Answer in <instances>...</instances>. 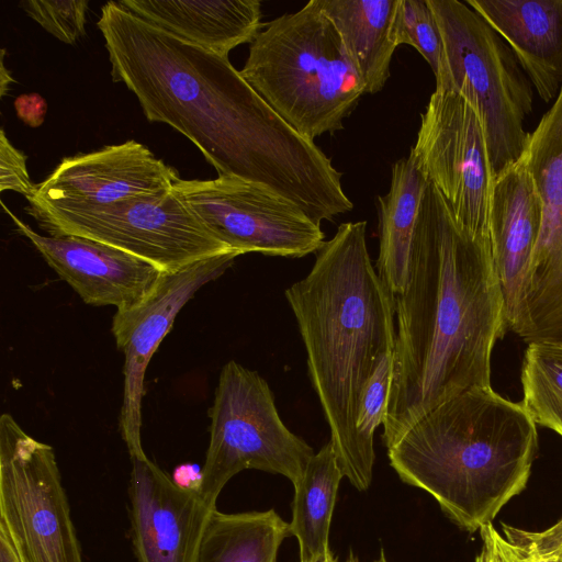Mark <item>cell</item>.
Listing matches in <instances>:
<instances>
[{"instance_id": "obj_17", "label": "cell", "mask_w": 562, "mask_h": 562, "mask_svg": "<svg viewBox=\"0 0 562 562\" xmlns=\"http://www.w3.org/2000/svg\"><path fill=\"white\" fill-rule=\"evenodd\" d=\"M541 217L539 195L520 158L494 179L488 210L491 252L503 294L507 330L516 316Z\"/></svg>"}, {"instance_id": "obj_27", "label": "cell", "mask_w": 562, "mask_h": 562, "mask_svg": "<svg viewBox=\"0 0 562 562\" xmlns=\"http://www.w3.org/2000/svg\"><path fill=\"white\" fill-rule=\"evenodd\" d=\"M394 351L386 353L376 366L362 392L356 428L361 447L372 462L375 460L373 436L383 425L392 384Z\"/></svg>"}, {"instance_id": "obj_15", "label": "cell", "mask_w": 562, "mask_h": 562, "mask_svg": "<svg viewBox=\"0 0 562 562\" xmlns=\"http://www.w3.org/2000/svg\"><path fill=\"white\" fill-rule=\"evenodd\" d=\"M131 461V526L137 562H194L214 509L196 488L176 483L148 458Z\"/></svg>"}, {"instance_id": "obj_3", "label": "cell", "mask_w": 562, "mask_h": 562, "mask_svg": "<svg viewBox=\"0 0 562 562\" xmlns=\"http://www.w3.org/2000/svg\"><path fill=\"white\" fill-rule=\"evenodd\" d=\"M366 232V221L340 224L306 277L285 290L338 465L361 492L372 482L374 462L357 434L358 407L396 337L395 295L371 262Z\"/></svg>"}, {"instance_id": "obj_8", "label": "cell", "mask_w": 562, "mask_h": 562, "mask_svg": "<svg viewBox=\"0 0 562 562\" xmlns=\"http://www.w3.org/2000/svg\"><path fill=\"white\" fill-rule=\"evenodd\" d=\"M26 211L49 236L91 239L134 255L164 272L236 250L207 228L172 190L109 205L29 203Z\"/></svg>"}, {"instance_id": "obj_16", "label": "cell", "mask_w": 562, "mask_h": 562, "mask_svg": "<svg viewBox=\"0 0 562 562\" xmlns=\"http://www.w3.org/2000/svg\"><path fill=\"white\" fill-rule=\"evenodd\" d=\"M16 229L47 265L90 305L126 310L142 302L164 271L114 247L77 236H45L33 231L2 203Z\"/></svg>"}, {"instance_id": "obj_11", "label": "cell", "mask_w": 562, "mask_h": 562, "mask_svg": "<svg viewBox=\"0 0 562 562\" xmlns=\"http://www.w3.org/2000/svg\"><path fill=\"white\" fill-rule=\"evenodd\" d=\"M409 156L445 199L457 222L488 236L494 177L481 121L459 93L432 92Z\"/></svg>"}, {"instance_id": "obj_14", "label": "cell", "mask_w": 562, "mask_h": 562, "mask_svg": "<svg viewBox=\"0 0 562 562\" xmlns=\"http://www.w3.org/2000/svg\"><path fill=\"white\" fill-rule=\"evenodd\" d=\"M178 180L173 168L130 139L65 157L26 200L48 205H109L162 194Z\"/></svg>"}, {"instance_id": "obj_10", "label": "cell", "mask_w": 562, "mask_h": 562, "mask_svg": "<svg viewBox=\"0 0 562 562\" xmlns=\"http://www.w3.org/2000/svg\"><path fill=\"white\" fill-rule=\"evenodd\" d=\"M175 194L218 238L241 255L301 258L317 252L325 234L299 205L236 177L178 180Z\"/></svg>"}, {"instance_id": "obj_30", "label": "cell", "mask_w": 562, "mask_h": 562, "mask_svg": "<svg viewBox=\"0 0 562 562\" xmlns=\"http://www.w3.org/2000/svg\"><path fill=\"white\" fill-rule=\"evenodd\" d=\"M16 116L30 127H38L44 123L47 112L46 100L38 93H25L15 98Z\"/></svg>"}, {"instance_id": "obj_23", "label": "cell", "mask_w": 562, "mask_h": 562, "mask_svg": "<svg viewBox=\"0 0 562 562\" xmlns=\"http://www.w3.org/2000/svg\"><path fill=\"white\" fill-rule=\"evenodd\" d=\"M290 524L276 510L209 516L194 562H277Z\"/></svg>"}, {"instance_id": "obj_12", "label": "cell", "mask_w": 562, "mask_h": 562, "mask_svg": "<svg viewBox=\"0 0 562 562\" xmlns=\"http://www.w3.org/2000/svg\"><path fill=\"white\" fill-rule=\"evenodd\" d=\"M520 158L542 217L512 330L527 344L562 347V88Z\"/></svg>"}, {"instance_id": "obj_5", "label": "cell", "mask_w": 562, "mask_h": 562, "mask_svg": "<svg viewBox=\"0 0 562 562\" xmlns=\"http://www.w3.org/2000/svg\"><path fill=\"white\" fill-rule=\"evenodd\" d=\"M239 72L311 140L342 130L366 93L337 30L314 0L263 24Z\"/></svg>"}, {"instance_id": "obj_26", "label": "cell", "mask_w": 562, "mask_h": 562, "mask_svg": "<svg viewBox=\"0 0 562 562\" xmlns=\"http://www.w3.org/2000/svg\"><path fill=\"white\" fill-rule=\"evenodd\" d=\"M396 40L398 46H413L428 63L435 79L439 76L443 61V44L427 0H401Z\"/></svg>"}, {"instance_id": "obj_1", "label": "cell", "mask_w": 562, "mask_h": 562, "mask_svg": "<svg viewBox=\"0 0 562 562\" xmlns=\"http://www.w3.org/2000/svg\"><path fill=\"white\" fill-rule=\"evenodd\" d=\"M113 81L132 91L150 122L190 139L217 171L261 184L316 224L353 205L323 150L288 124L228 57L147 23L120 1L101 8Z\"/></svg>"}, {"instance_id": "obj_6", "label": "cell", "mask_w": 562, "mask_h": 562, "mask_svg": "<svg viewBox=\"0 0 562 562\" xmlns=\"http://www.w3.org/2000/svg\"><path fill=\"white\" fill-rule=\"evenodd\" d=\"M443 44L437 90L459 93L484 130L494 179L522 156L532 91L514 52L465 2L427 0Z\"/></svg>"}, {"instance_id": "obj_2", "label": "cell", "mask_w": 562, "mask_h": 562, "mask_svg": "<svg viewBox=\"0 0 562 562\" xmlns=\"http://www.w3.org/2000/svg\"><path fill=\"white\" fill-rule=\"evenodd\" d=\"M395 318L386 448L440 403L490 386L493 346L507 331L490 237L461 226L429 181Z\"/></svg>"}, {"instance_id": "obj_25", "label": "cell", "mask_w": 562, "mask_h": 562, "mask_svg": "<svg viewBox=\"0 0 562 562\" xmlns=\"http://www.w3.org/2000/svg\"><path fill=\"white\" fill-rule=\"evenodd\" d=\"M483 547L475 562H562V517L542 531L503 524V536L492 522L480 528Z\"/></svg>"}, {"instance_id": "obj_29", "label": "cell", "mask_w": 562, "mask_h": 562, "mask_svg": "<svg viewBox=\"0 0 562 562\" xmlns=\"http://www.w3.org/2000/svg\"><path fill=\"white\" fill-rule=\"evenodd\" d=\"M36 189L32 183L26 156L8 139L4 130L0 132V191L11 190L30 198Z\"/></svg>"}, {"instance_id": "obj_21", "label": "cell", "mask_w": 562, "mask_h": 562, "mask_svg": "<svg viewBox=\"0 0 562 562\" xmlns=\"http://www.w3.org/2000/svg\"><path fill=\"white\" fill-rule=\"evenodd\" d=\"M427 183L408 155L394 162L389 192L378 196L379 255L375 268L394 295L402 293L406 285L414 228Z\"/></svg>"}, {"instance_id": "obj_4", "label": "cell", "mask_w": 562, "mask_h": 562, "mask_svg": "<svg viewBox=\"0 0 562 562\" xmlns=\"http://www.w3.org/2000/svg\"><path fill=\"white\" fill-rule=\"evenodd\" d=\"M386 449L404 483L475 531L526 487L537 428L521 403L475 386L437 405Z\"/></svg>"}, {"instance_id": "obj_9", "label": "cell", "mask_w": 562, "mask_h": 562, "mask_svg": "<svg viewBox=\"0 0 562 562\" xmlns=\"http://www.w3.org/2000/svg\"><path fill=\"white\" fill-rule=\"evenodd\" d=\"M0 531L21 562H83L54 449L0 417Z\"/></svg>"}, {"instance_id": "obj_20", "label": "cell", "mask_w": 562, "mask_h": 562, "mask_svg": "<svg viewBox=\"0 0 562 562\" xmlns=\"http://www.w3.org/2000/svg\"><path fill=\"white\" fill-rule=\"evenodd\" d=\"M337 30L366 93L390 78L401 0H314Z\"/></svg>"}, {"instance_id": "obj_18", "label": "cell", "mask_w": 562, "mask_h": 562, "mask_svg": "<svg viewBox=\"0 0 562 562\" xmlns=\"http://www.w3.org/2000/svg\"><path fill=\"white\" fill-rule=\"evenodd\" d=\"M503 37L544 102L562 88V0H467Z\"/></svg>"}, {"instance_id": "obj_33", "label": "cell", "mask_w": 562, "mask_h": 562, "mask_svg": "<svg viewBox=\"0 0 562 562\" xmlns=\"http://www.w3.org/2000/svg\"><path fill=\"white\" fill-rule=\"evenodd\" d=\"M326 562H338V560L334 555H331ZM345 562H359V561L353 554H350L349 558Z\"/></svg>"}, {"instance_id": "obj_13", "label": "cell", "mask_w": 562, "mask_h": 562, "mask_svg": "<svg viewBox=\"0 0 562 562\" xmlns=\"http://www.w3.org/2000/svg\"><path fill=\"white\" fill-rule=\"evenodd\" d=\"M241 254L237 250L164 272L154 290L138 304L116 311L112 334L124 353L120 430L132 458H147L142 446V401L147 366L170 331L181 308L206 283L221 277Z\"/></svg>"}, {"instance_id": "obj_19", "label": "cell", "mask_w": 562, "mask_h": 562, "mask_svg": "<svg viewBox=\"0 0 562 562\" xmlns=\"http://www.w3.org/2000/svg\"><path fill=\"white\" fill-rule=\"evenodd\" d=\"M134 15L220 56L251 43L263 24L258 0H123Z\"/></svg>"}, {"instance_id": "obj_22", "label": "cell", "mask_w": 562, "mask_h": 562, "mask_svg": "<svg viewBox=\"0 0 562 562\" xmlns=\"http://www.w3.org/2000/svg\"><path fill=\"white\" fill-rule=\"evenodd\" d=\"M333 443L311 458L293 483L290 532L299 542L300 562H326L331 555L329 529L341 479Z\"/></svg>"}, {"instance_id": "obj_31", "label": "cell", "mask_w": 562, "mask_h": 562, "mask_svg": "<svg viewBox=\"0 0 562 562\" xmlns=\"http://www.w3.org/2000/svg\"><path fill=\"white\" fill-rule=\"evenodd\" d=\"M0 562H21L12 542L0 531Z\"/></svg>"}, {"instance_id": "obj_24", "label": "cell", "mask_w": 562, "mask_h": 562, "mask_svg": "<svg viewBox=\"0 0 562 562\" xmlns=\"http://www.w3.org/2000/svg\"><path fill=\"white\" fill-rule=\"evenodd\" d=\"M522 406L536 425L562 436V347L529 344L521 367Z\"/></svg>"}, {"instance_id": "obj_7", "label": "cell", "mask_w": 562, "mask_h": 562, "mask_svg": "<svg viewBox=\"0 0 562 562\" xmlns=\"http://www.w3.org/2000/svg\"><path fill=\"white\" fill-rule=\"evenodd\" d=\"M209 415L210 441L196 490L211 509L237 473L256 469L293 484L314 456L280 418L268 382L235 360L221 370Z\"/></svg>"}, {"instance_id": "obj_28", "label": "cell", "mask_w": 562, "mask_h": 562, "mask_svg": "<svg viewBox=\"0 0 562 562\" xmlns=\"http://www.w3.org/2000/svg\"><path fill=\"white\" fill-rule=\"evenodd\" d=\"M20 7L63 43L74 44L86 33L87 0H27Z\"/></svg>"}, {"instance_id": "obj_34", "label": "cell", "mask_w": 562, "mask_h": 562, "mask_svg": "<svg viewBox=\"0 0 562 562\" xmlns=\"http://www.w3.org/2000/svg\"><path fill=\"white\" fill-rule=\"evenodd\" d=\"M373 562H387L383 550L381 551L380 557Z\"/></svg>"}, {"instance_id": "obj_32", "label": "cell", "mask_w": 562, "mask_h": 562, "mask_svg": "<svg viewBox=\"0 0 562 562\" xmlns=\"http://www.w3.org/2000/svg\"><path fill=\"white\" fill-rule=\"evenodd\" d=\"M4 55L5 49L1 50V59H0V95L1 98L5 95L9 86L14 82L11 77L10 71L4 66Z\"/></svg>"}]
</instances>
